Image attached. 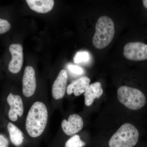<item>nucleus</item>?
Masks as SVG:
<instances>
[{"instance_id":"nucleus-5","label":"nucleus","mask_w":147,"mask_h":147,"mask_svg":"<svg viewBox=\"0 0 147 147\" xmlns=\"http://www.w3.org/2000/svg\"><path fill=\"white\" fill-rule=\"evenodd\" d=\"M123 55L129 60H146L147 59V45L140 42H129L124 47Z\"/></svg>"},{"instance_id":"nucleus-12","label":"nucleus","mask_w":147,"mask_h":147,"mask_svg":"<svg viewBox=\"0 0 147 147\" xmlns=\"http://www.w3.org/2000/svg\"><path fill=\"white\" fill-rule=\"evenodd\" d=\"M103 93L101 85L100 82H96L91 84L84 93L85 103L87 106L92 104L95 98H99Z\"/></svg>"},{"instance_id":"nucleus-2","label":"nucleus","mask_w":147,"mask_h":147,"mask_svg":"<svg viewBox=\"0 0 147 147\" xmlns=\"http://www.w3.org/2000/svg\"><path fill=\"white\" fill-rule=\"evenodd\" d=\"M95 30L92 39L94 46L98 49L105 48L111 42L115 36L114 22L108 16H101L98 20Z\"/></svg>"},{"instance_id":"nucleus-16","label":"nucleus","mask_w":147,"mask_h":147,"mask_svg":"<svg viewBox=\"0 0 147 147\" xmlns=\"http://www.w3.org/2000/svg\"><path fill=\"white\" fill-rule=\"evenodd\" d=\"M86 143L80 139L79 135H74L66 142L65 147H83Z\"/></svg>"},{"instance_id":"nucleus-17","label":"nucleus","mask_w":147,"mask_h":147,"mask_svg":"<svg viewBox=\"0 0 147 147\" xmlns=\"http://www.w3.org/2000/svg\"><path fill=\"white\" fill-rule=\"evenodd\" d=\"M11 28L10 23L7 20L0 18V34L8 32Z\"/></svg>"},{"instance_id":"nucleus-7","label":"nucleus","mask_w":147,"mask_h":147,"mask_svg":"<svg viewBox=\"0 0 147 147\" xmlns=\"http://www.w3.org/2000/svg\"><path fill=\"white\" fill-rule=\"evenodd\" d=\"M22 82L24 95L27 97H31L34 94L36 86L35 71L32 67H26Z\"/></svg>"},{"instance_id":"nucleus-13","label":"nucleus","mask_w":147,"mask_h":147,"mask_svg":"<svg viewBox=\"0 0 147 147\" xmlns=\"http://www.w3.org/2000/svg\"><path fill=\"white\" fill-rule=\"evenodd\" d=\"M32 10L39 13H47L52 10L55 2L53 0H26Z\"/></svg>"},{"instance_id":"nucleus-3","label":"nucleus","mask_w":147,"mask_h":147,"mask_svg":"<svg viewBox=\"0 0 147 147\" xmlns=\"http://www.w3.org/2000/svg\"><path fill=\"white\" fill-rule=\"evenodd\" d=\"M139 137L138 129L130 123L121 125L110 138V147H133L137 144Z\"/></svg>"},{"instance_id":"nucleus-11","label":"nucleus","mask_w":147,"mask_h":147,"mask_svg":"<svg viewBox=\"0 0 147 147\" xmlns=\"http://www.w3.org/2000/svg\"><path fill=\"white\" fill-rule=\"evenodd\" d=\"M90 81V79L87 76H82L75 80L67 87V94L70 95L73 93L74 95L78 96L84 93L89 86Z\"/></svg>"},{"instance_id":"nucleus-14","label":"nucleus","mask_w":147,"mask_h":147,"mask_svg":"<svg viewBox=\"0 0 147 147\" xmlns=\"http://www.w3.org/2000/svg\"><path fill=\"white\" fill-rule=\"evenodd\" d=\"M7 129L12 144L16 146H20L24 139L23 132L16 125L10 122L7 125Z\"/></svg>"},{"instance_id":"nucleus-18","label":"nucleus","mask_w":147,"mask_h":147,"mask_svg":"<svg viewBox=\"0 0 147 147\" xmlns=\"http://www.w3.org/2000/svg\"><path fill=\"white\" fill-rule=\"evenodd\" d=\"M68 69L69 71L73 74L76 75H82L84 73V70L82 67L78 66L69 64L68 65Z\"/></svg>"},{"instance_id":"nucleus-6","label":"nucleus","mask_w":147,"mask_h":147,"mask_svg":"<svg viewBox=\"0 0 147 147\" xmlns=\"http://www.w3.org/2000/svg\"><path fill=\"white\" fill-rule=\"evenodd\" d=\"M9 50L12 58L9 64V70L13 74L18 73L24 62L23 47L20 44H12L9 46Z\"/></svg>"},{"instance_id":"nucleus-9","label":"nucleus","mask_w":147,"mask_h":147,"mask_svg":"<svg viewBox=\"0 0 147 147\" xmlns=\"http://www.w3.org/2000/svg\"><path fill=\"white\" fill-rule=\"evenodd\" d=\"M84 126L82 118L77 114H72L69 117L68 121L64 119L61 127L64 133L68 136H72L79 132Z\"/></svg>"},{"instance_id":"nucleus-20","label":"nucleus","mask_w":147,"mask_h":147,"mask_svg":"<svg viewBox=\"0 0 147 147\" xmlns=\"http://www.w3.org/2000/svg\"><path fill=\"white\" fill-rule=\"evenodd\" d=\"M142 2H143L144 7L147 9V0H143L142 1Z\"/></svg>"},{"instance_id":"nucleus-15","label":"nucleus","mask_w":147,"mask_h":147,"mask_svg":"<svg viewBox=\"0 0 147 147\" xmlns=\"http://www.w3.org/2000/svg\"><path fill=\"white\" fill-rule=\"evenodd\" d=\"M90 59V55L88 52L80 51L75 54L74 58V61L76 63H87Z\"/></svg>"},{"instance_id":"nucleus-1","label":"nucleus","mask_w":147,"mask_h":147,"mask_svg":"<svg viewBox=\"0 0 147 147\" xmlns=\"http://www.w3.org/2000/svg\"><path fill=\"white\" fill-rule=\"evenodd\" d=\"M48 111L43 102H35L29 110L26 122V129L32 137H39L43 133L48 121Z\"/></svg>"},{"instance_id":"nucleus-10","label":"nucleus","mask_w":147,"mask_h":147,"mask_svg":"<svg viewBox=\"0 0 147 147\" xmlns=\"http://www.w3.org/2000/svg\"><path fill=\"white\" fill-rule=\"evenodd\" d=\"M67 81V72L65 69H62L55 80L52 88V94L56 100L60 99L64 96Z\"/></svg>"},{"instance_id":"nucleus-19","label":"nucleus","mask_w":147,"mask_h":147,"mask_svg":"<svg viewBox=\"0 0 147 147\" xmlns=\"http://www.w3.org/2000/svg\"><path fill=\"white\" fill-rule=\"evenodd\" d=\"M9 141L4 135L0 134V147H8Z\"/></svg>"},{"instance_id":"nucleus-8","label":"nucleus","mask_w":147,"mask_h":147,"mask_svg":"<svg viewBox=\"0 0 147 147\" xmlns=\"http://www.w3.org/2000/svg\"><path fill=\"white\" fill-rule=\"evenodd\" d=\"M7 102L10 106L8 113L9 119L13 122L16 121L18 116L22 117L24 114V105L22 98L20 96L10 93L7 96Z\"/></svg>"},{"instance_id":"nucleus-4","label":"nucleus","mask_w":147,"mask_h":147,"mask_svg":"<svg viewBox=\"0 0 147 147\" xmlns=\"http://www.w3.org/2000/svg\"><path fill=\"white\" fill-rule=\"evenodd\" d=\"M117 96L120 102L130 110H139L146 103L144 94L135 88L122 86L118 90Z\"/></svg>"}]
</instances>
